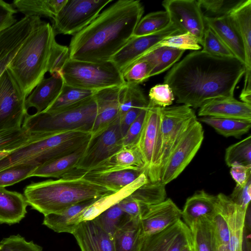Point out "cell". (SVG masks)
Listing matches in <instances>:
<instances>
[{
	"mask_svg": "<svg viewBox=\"0 0 251 251\" xmlns=\"http://www.w3.org/2000/svg\"><path fill=\"white\" fill-rule=\"evenodd\" d=\"M181 218V210L171 199L146 209L140 221L144 235L162 231L176 224Z\"/></svg>",
	"mask_w": 251,
	"mask_h": 251,
	"instance_id": "obj_19",
	"label": "cell"
},
{
	"mask_svg": "<svg viewBox=\"0 0 251 251\" xmlns=\"http://www.w3.org/2000/svg\"><path fill=\"white\" fill-rule=\"evenodd\" d=\"M228 251H243L246 211L235 204L228 197Z\"/></svg>",
	"mask_w": 251,
	"mask_h": 251,
	"instance_id": "obj_36",
	"label": "cell"
},
{
	"mask_svg": "<svg viewBox=\"0 0 251 251\" xmlns=\"http://www.w3.org/2000/svg\"><path fill=\"white\" fill-rule=\"evenodd\" d=\"M42 22L39 17L25 16L0 33V76L23 44Z\"/></svg>",
	"mask_w": 251,
	"mask_h": 251,
	"instance_id": "obj_16",
	"label": "cell"
},
{
	"mask_svg": "<svg viewBox=\"0 0 251 251\" xmlns=\"http://www.w3.org/2000/svg\"><path fill=\"white\" fill-rule=\"evenodd\" d=\"M61 75L66 85L94 91L126 84L122 73L111 61L95 63L69 59Z\"/></svg>",
	"mask_w": 251,
	"mask_h": 251,
	"instance_id": "obj_7",
	"label": "cell"
},
{
	"mask_svg": "<svg viewBox=\"0 0 251 251\" xmlns=\"http://www.w3.org/2000/svg\"><path fill=\"white\" fill-rule=\"evenodd\" d=\"M72 234L81 251H115L112 238L93 220L81 222Z\"/></svg>",
	"mask_w": 251,
	"mask_h": 251,
	"instance_id": "obj_21",
	"label": "cell"
},
{
	"mask_svg": "<svg viewBox=\"0 0 251 251\" xmlns=\"http://www.w3.org/2000/svg\"><path fill=\"white\" fill-rule=\"evenodd\" d=\"M245 73L235 57H219L195 50L175 64L164 78L176 102L194 108L217 98L234 97Z\"/></svg>",
	"mask_w": 251,
	"mask_h": 251,
	"instance_id": "obj_1",
	"label": "cell"
},
{
	"mask_svg": "<svg viewBox=\"0 0 251 251\" xmlns=\"http://www.w3.org/2000/svg\"><path fill=\"white\" fill-rule=\"evenodd\" d=\"M149 104L146 96L139 85L126 84L120 99L119 117H122L134 106H147Z\"/></svg>",
	"mask_w": 251,
	"mask_h": 251,
	"instance_id": "obj_45",
	"label": "cell"
},
{
	"mask_svg": "<svg viewBox=\"0 0 251 251\" xmlns=\"http://www.w3.org/2000/svg\"><path fill=\"white\" fill-rule=\"evenodd\" d=\"M97 200L84 201L68 207L60 213L44 216L43 225L57 233L72 234L81 222L80 218L84 211Z\"/></svg>",
	"mask_w": 251,
	"mask_h": 251,
	"instance_id": "obj_25",
	"label": "cell"
},
{
	"mask_svg": "<svg viewBox=\"0 0 251 251\" xmlns=\"http://www.w3.org/2000/svg\"><path fill=\"white\" fill-rule=\"evenodd\" d=\"M91 138V132L80 130L52 133L10 152L0 160V171L21 165L38 167L75 151Z\"/></svg>",
	"mask_w": 251,
	"mask_h": 251,
	"instance_id": "obj_5",
	"label": "cell"
},
{
	"mask_svg": "<svg viewBox=\"0 0 251 251\" xmlns=\"http://www.w3.org/2000/svg\"><path fill=\"white\" fill-rule=\"evenodd\" d=\"M192 243L190 228L180 220L162 231L144 235L139 251H181Z\"/></svg>",
	"mask_w": 251,
	"mask_h": 251,
	"instance_id": "obj_17",
	"label": "cell"
},
{
	"mask_svg": "<svg viewBox=\"0 0 251 251\" xmlns=\"http://www.w3.org/2000/svg\"><path fill=\"white\" fill-rule=\"evenodd\" d=\"M204 139V130L198 121L183 134L170 152L163 167L161 181L165 185L176 179L192 160Z\"/></svg>",
	"mask_w": 251,
	"mask_h": 251,
	"instance_id": "obj_12",
	"label": "cell"
},
{
	"mask_svg": "<svg viewBox=\"0 0 251 251\" xmlns=\"http://www.w3.org/2000/svg\"><path fill=\"white\" fill-rule=\"evenodd\" d=\"M201 45L203 47L201 51L208 54L219 57H235L216 34L207 26Z\"/></svg>",
	"mask_w": 251,
	"mask_h": 251,
	"instance_id": "obj_47",
	"label": "cell"
},
{
	"mask_svg": "<svg viewBox=\"0 0 251 251\" xmlns=\"http://www.w3.org/2000/svg\"><path fill=\"white\" fill-rule=\"evenodd\" d=\"M144 12L139 0H119L72 38L70 59L100 63L110 61L133 37Z\"/></svg>",
	"mask_w": 251,
	"mask_h": 251,
	"instance_id": "obj_2",
	"label": "cell"
},
{
	"mask_svg": "<svg viewBox=\"0 0 251 251\" xmlns=\"http://www.w3.org/2000/svg\"><path fill=\"white\" fill-rule=\"evenodd\" d=\"M228 16L236 28L244 47L245 73L243 90L251 91V0H242Z\"/></svg>",
	"mask_w": 251,
	"mask_h": 251,
	"instance_id": "obj_20",
	"label": "cell"
},
{
	"mask_svg": "<svg viewBox=\"0 0 251 251\" xmlns=\"http://www.w3.org/2000/svg\"><path fill=\"white\" fill-rule=\"evenodd\" d=\"M198 115L251 121V105L233 97L214 99L204 103Z\"/></svg>",
	"mask_w": 251,
	"mask_h": 251,
	"instance_id": "obj_22",
	"label": "cell"
},
{
	"mask_svg": "<svg viewBox=\"0 0 251 251\" xmlns=\"http://www.w3.org/2000/svg\"><path fill=\"white\" fill-rule=\"evenodd\" d=\"M162 5L170 21L182 33L189 32L201 44L206 25L204 14L198 0H165Z\"/></svg>",
	"mask_w": 251,
	"mask_h": 251,
	"instance_id": "obj_14",
	"label": "cell"
},
{
	"mask_svg": "<svg viewBox=\"0 0 251 251\" xmlns=\"http://www.w3.org/2000/svg\"><path fill=\"white\" fill-rule=\"evenodd\" d=\"M96 92L80 89L64 84L58 97L52 104L43 112L55 113L63 111L93 96Z\"/></svg>",
	"mask_w": 251,
	"mask_h": 251,
	"instance_id": "obj_41",
	"label": "cell"
},
{
	"mask_svg": "<svg viewBox=\"0 0 251 251\" xmlns=\"http://www.w3.org/2000/svg\"><path fill=\"white\" fill-rule=\"evenodd\" d=\"M118 204L122 210L131 218H140V209L131 195L122 200Z\"/></svg>",
	"mask_w": 251,
	"mask_h": 251,
	"instance_id": "obj_58",
	"label": "cell"
},
{
	"mask_svg": "<svg viewBox=\"0 0 251 251\" xmlns=\"http://www.w3.org/2000/svg\"><path fill=\"white\" fill-rule=\"evenodd\" d=\"M204 18L206 26L212 29L234 57L245 66V54L243 43L229 16H204Z\"/></svg>",
	"mask_w": 251,
	"mask_h": 251,
	"instance_id": "obj_23",
	"label": "cell"
},
{
	"mask_svg": "<svg viewBox=\"0 0 251 251\" xmlns=\"http://www.w3.org/2000/svg\"><path fill=\"white\" fill-rule=\"evenodd\" d=\"M144 236L140 218H130L113 235L115 251H139Z\"/></svg>",
	"mask_w": 251,
	"mask_h": 251,
	"instance_id": "obj_32",
	"label": "cell"
},
{
	"mask_svg": "<svg viewBox=\"0 0 251 251\" xmlns=\"http://www.w3.org/2000/svg\"><path fill=\"white\" fill-rule=\"evenodd\" d=\"M135 169L144 170L145 163L137 145L123 146L115 154L89 172H107Z\"/></svg>",
	"mask_w": 251,
	"mask_h": 251,
	"instance_id": "obj_26",
	"label": "cell"
},
{
	"mask_svg": "<svg viewBox=\"0 0 251 251\" xmlns=\"http://www.w3.org/2000/svg\"><path fill=\"white\" fill-rule=\"evenodd\" d=\"M53 133H31L24 127L0 130V152H11Z\"/></svg>",
	"mask_w": 251,
	"mask_h": 251,
	"instance_id": "obj_37",
	"label": "cell"
},
{
	"mask_svg": "<svg viewBox=\"0 0 251 251\" xmlns=\"http://www.w3.org/2000/svg\"><path fill=\"white\" fill-rule=\"evenodd\" d=\"M163 47L183 50H199L201 49L197 38L189 32L182 33L167 37L152 49Z\"/></svg>",
	"mask_w": 251,
	"mask_h": 251,
	"instance_id": "obj_48",
	"label": "cell"
},
{
	"mask_svg": "<svg viewBox=\"0 0 251 251\" xmlns=\"http://www.w3.org/2000/svg\"><path fill=\"white\" fill-rule=\"evenodd\" d=\"M10 153L9 152H0V160L7 156Z\"/></svg>",
	"mask_w": 251,
	"mask_h": 251,
	"instance_id": "obj_62",
	"label": "cell"
},
{
	"mask_svg": "<svg viewBox=\"0 0 251 251\" xmlns=\"http://www.w3.org/2000/svg\"><path fill=\"white\" fill-rule=\"evenodd\" d=\"M70 59L69 50L67 46L53 44L49 59L48 72L51 75H61L62 69Z\"/></svg>",
	"mask_w": 251,
	"mask_h": 251,
	"instance_id": "obj_51",
	"label": "cell"
},
{
	"mask_svg": "<svg viewBox=\"0 0 251 251\" xmlns=\"http://www.w3.org/2000/svg\"><path fill=\"white\" fill-rule=\"evenodd\" d=\"M225 160L230 167L235 165L251 166V136L250 135L227 147Z\"/></svg>",
	"mask_w": 251,
	"mask_h": 251,
	"instance_id": "obj_44",
	"label": "cell"
},
{
	"mask_svg": "<svg viewBox=\"0 0 251 251\" xmlns=\"http://www.w3.org/2000/svg\"><path fill=\"white\" fill-rule=\"evenodd\" d=\"M197 120L194 111L187 105L161 107V173L170 152L188 128Z\"/></svg>",
	"mask_w": 251,
	"mask_h": 251,
	"instance_id": "obj_13",
	"label": "cell"
},
{
	"mask_svg": "<svg viewBox=\"0 0 251 251\" xmlns=\"http://www.w3.org/2000/svg\"><path fill=\"white\" fill-rule=\"evenodd\" d=\"M123 147L120 117L103 132L91 138L75 169L65 176H79L109 158Z\"/></svg>",
	"mask_w": 251,
	"mask_h": 251,
	"instance_id": "obj_10",
	"label": "cell"
},
{
	"mask_svg": "<svg viewBox=\"0 0 251 251\" xmlns=\"http://www.w3.org/2000/svg\"><path fill=\"white\" fill-rule=\"evenodd\" d=\"M34 165H18L0 171V187L5 188L30 177Z\"/></svg>",
	"mask_w": 251,
	"mask_h": 251,
	"instance_id": "obj_49",
	"label": "cell"
},
{
	"mask_svg": "<svg viewBox=\"0 0 251 251\" xmlns=\"http://www.w3.org/2000/svg\"><path fill=\"white\" fill-rule=\"evenodd\" d=\"M200 120L226 137H240L248 132L251 127V121L243 120L208 116L202 117Z\"/></svg>",
	"mask_w": 251,
	"mask_h": 251,
	"instance_id": "obj_39",
	"label": "cell"
},
{
	"mask_svg": "<svg viewBox=\"0 0 251 251\" xmlns=\"http://www.w3.org/2000/svg\"><path fill=\"white\" fill-rule=\"evenodd\" d=\"M143 173L146 174L144 170L126 169L107 172H88L80 176L116 192L134 181Z\"/></svg>",
	"mask_w": 251,
	"mask_h": 251,
	"instance_id": "obj_27",
	"label": "cell"
},
{
	"mask_svg": "<svg viewBox=\"0 0 251 251\" xmlns=\"http://www.w3.org/2000/svg\"><path fill=\"white\" fill-rule=\"evenodd\" d=\"M185 50L169 47L156 48L144 55L152 63L153 68L150 77L167 71L177 62Z\"/></svg>",
	"mask_w": 251,
	"mask_h": 251,
	"instance_id": "obj_40",
	"label": "cell"
},
{
	"mask_svg": "<svg viewBox=\"0 0 251 251\" xmlns=\"http://www.w3.org/2000/svg\"><path fill=\"white\" fill-rule=\"evenodd\" d=\"M248 232L245 228H244V242H243V251H251V230H248Z\"/></svg>",
	"mask_w": 251,
	"mask_h": 251,
	"instance_id": "obj_60",
	"label": "cell"
},
{
	"mask_svg": "<svg viewBox=\"0 0 251 251\" xmlns=\"http://www.w3.org/2000/svg\"><path fill=\"white\" fill-rule=\"evenodd\" d=\"M125 85L102 89L94 95L98 110L91 138L103 132L119 118L120 99Z\"/></svg>",
	"mask_w": 251,
	"mask_h": 251,
	"instance_id": "obj_18",
	"label": "cell"
},
{
	"mask_svg": "<svg viewBox=\"0 0 251 251\" xmlns=\"http://www.w3.org/2000/svg\"><path fill=\"white\" fill-rule=\"evenodd\" d=\"M88 143L89 142L68 154L37 167L31 174L30 177L57 178L63 177L75 169L83 157Z\"/></svg>",
	"mask_w": 251,
	"mask_h": 251,
	"instance_id": "obj_29",
	"label": "cell"
},
{
	"mask_svg": "<svg viewBox=\"0 0 251 251\" xmlns=\"http://www.w3.org/2000/svg\"><path fill=\"white\" fill-rule=\"evenodd\" d=\"M149 97L150 102L160 107L169 106L175 99L171 87L164 83L155 85L151 88Z\"/></svg>",
	"mask_w": 251,
	"mask_h": 251,
	"instance_id": "obj_53",
	"label": "cell"
},
{
	"mask_svg": "<svg viewBox=\"0 0 251 251\" xmlns=\"http://www.w3.org/2000/svg\"><path fill=\"white\" fill-rule=\"evenodd\" d=\"M26 97L10 71L0 76V130L20 129L28 114Z\"/></svg>",
	"mask_w": 251,
	"mask_h": 251,
	"instance_id": "obj_11",
	"label": "cell"
},
{
	"mask_svg": "<svg viewBox=\"0 0 251 251\" xmlns=\"http://www.w3.org/2000/svg\"><path fill=\"white\" fill-rule=\"evenodd\" d=\"M17 12L12 4L0 0V33L17 22Z\"/></svg>",
	"mask_w": 251,
	"mask_h": 251,
	"instance_id": "obj_56",
	"label": "cell"
},
{
	"mask_svg": "<svg viewBox=\"0 0 251 251\" xmlns=\"http://www.w3.org/2000/svg\"><path fill=\"white\" fill-rule=\"evenodd\" d=\"M94 95L63 111L27 114L22 127L31 133H57L80 130L91 133L97 115Z\"/></svg>",
	"mask_w": 251,
	"mask_h": 251,
	"instance_id": "obj_6",
	"label": "cell"
},
{
	"mask_svg": "<svg viewBox=\"0 0 251 251\" xmlns=\"http://www.w3.org/2000/svg\"><path fill=\"white\" fill-rule=\"evenodd\" d=\"M148 106L141 110L137 118L129 126L123 137V146L137 145L145 122Z\"/></svg>",
	"mask_w": 251,
	"mask_h": 251,
	"instance_id": "obj_54",
	"label": "cell"
},
{
	"mask_svg": "<svg viewBox=\"0 0 251 251\" xmlns=\"http://www.w3.org/2000/svg\"><path fill=\"white\" fill-rule=\"evenodd\" d=\"M228 197L235 204L246 211L251 200V177L244 186L236 185L232 193Z\"/></svg>",
	"mask_w": 251,
	"mask_h": 251,
	"instance_id": "obj_55",
	"label": "cell"
},
{
	"mask_svg": "<svg viewBox=\"0 0 251 251\" xmlns=\"http://www.w3.org/2000/svg\"><path fill=\"white\" fill-rule=\"evenodd\" d=\"M149 181L145 173L141 174L134 181L121 190L105 195L98 199L88 207L81 216V222L91 220L111 206L131 195L133 192Z\"/></svg>",
	"mask_w": 251,
	"mask_h": 251,
	"instance_id": "obj_30",
	"label": "cell"
},
{
	"mask_svg": "<svg viewBox=\"0 0 251 251\" xmlns=\"http://www.w3.org/2000/svg\"><path fill=\"white\" fill-rule=\"evenodd\" d=\"M137 146L143 157L148 179L151 181L161 180V107L150 101Z\"/></svg>",
	"mask_w": 251,
	"mask_h": 251,
	"instance_id": "obj_8",
	"label": "cell"
},
{
	"mask_svg": "<svg viewBox=\"0 0 251 251\" xmlns=\"http://www.w3.org/2000/svg\"><path fill=\"white\" fill-rule=\"evenodd\" d=\"M181 251H194L193 246V243L185 246Z\"/></svg>",
	"mask_w": 251,
	"mask_h": 251,
	"instance_id": "obj_61",
	"label": "cell"
},
{
	"mask_svg": "<svg viewBox=\"0 0 251 251\" xmlns=\"http://www.w3.org/2000/svg\"><path fill=\"white\" fill-rule=\"evenodd\" d=\"M112 0H68L52 19L54 35H75L89 25Z\"/></svg>",
	"mask_w": 251,
	"mask_h": 251,
	"instance_id": "obj_9",
	"label": "cell"
},
{
	"mask_svg": "<svg viewBox=\"0 0 251 251\" xmlns=\"http://www.w3.org/2000/svg\"><path fill=\"white\" fill-rule=\"evenodd\" d=\"M42 247L32 241H26L19 234L11 235L0 242V251H42Z\"/></svg>",
	"mask_w": 251,
	"mask_h": 251,
	"instance_id": "obj_52",
	"label": "cell"
},
{
	"mask_svg": "<svg viewBox=\"0 0 251 251\" xmlns=\"http://www.w3.org/2000/svg\"><path fill=\"white\" fill-rule=\"evenodd\" d=\"M68 0H15L12 5L25 16L47 17L52 19Z\"/></svg>",
	"mask_w": 251,
	"mask_h": 251,
	"instance_id": "obj_34",
	"label": "cell"
},
{
	"mask_svg": "<svg viewBox=\"0 0 251 251\" xmlns=\"http://www.w3.org/2000/svg\"><path fill=\"white\" fill-rule=\"evenodd\" d=\"M214 213L210 216L217 242V251H228L229 229L228 226V196L220 193Z\"/></svg>",
	"mask_w": 251,
	"mask_h": 251,
	"instance_id": "obj_33",
	"label": "cell"
},
{
	"mask_svg": "<svg viewBox=\"0 0 251 251\" xmlns=\"http://www.w3.org/2000/svg\"><path fill=\"white\" fill-rule=\"evenodd\" d=\"M217 196L203 190L199 191L189 197L181 210L184 223L190 228L198 219L212 215L215 210Z\"/></svg>",
	"mask_w": 251,
	"mask_h": 251,
	"instance_id": "obj_28",
	"label": "cell"
},
{
	"mask_svg": "<svg viewBox=\"0 0 251 251\" xmlns=\"http://www.w3.org/2000/svg\"><path fill=\"white\" fill-rule=\"evenodd\" d=\"M194 251H217V242L210 216L200 218L189 228Z\"/></svg>",
	"mask_w": 251,
	"mask_h": 251,
	"instance_id": "obj_35",
	"label": "cell"
},
{
	"mask_svg": "<svg viewBox=\"0 0 251 251\" xmlns=\"http://www.w3.org/2000/svg\"><path fill=\"white\" fill-rule=\"evenodd\" d=\"M130 218L122 210L118 203L103 211L93 220L113 238L118 228Z\"/></svg>",
	"mask_w": 251,
	"mask_h": 251,
	"instance_id": "obj_43",
	"label": "cell"
},
{
	"mask_svg": "<svg viewBox=\"0 0 251 251\" xmlns=\"http://www.w3.org/2000/svg\"><path fill=\"white\" fill-rule=\"evenodd\" d=\"M114 192L81 176L32 182L24 189L28 205L44 216L59 214L78 203L98 199Z\"/></svg>",
	"mask_w": 251,
	"mask_h": 251,
	"instance_id": "obj_3",
	"label": "cell"
},
{
	"mask_svg": "<svg viewBox=\"0 0 251 251\" xmlns=\"http://www.w3.org/2000/svg\"><path fill=\"white\" fill-rule=\"evenodd\" d=\"M152 66L150 62L141 57L122 72L126 84L139 85L150 77Z\"/></svg>",
	"mask_w": 251,
	"mask_h": 251,
	"instance_id": "obj_46",
	"label": "cell"
},
{
	"mask_svg": "<svg viewBox=\"0 0 251 251\" xmlns=\"http://www.w3.org/2000/svg\"><path fill=\"white\" fill-rule=\"evenodd\" d=\"M64 84L61 75H52L43 79L26 98V108L34 107L36 113L45 111L58 97Z\"/></svg>",
	"mask_w": 251,
	"mask_h": 251,
	"instance_id": "obj_24",
	"label": "cell"
},
{
	"mask_svg": "<svg viewBox=\"0 0 251 251\" xmlns=\"http://www.w3.org/2000/svg\"><path fill=\"white\" fill-rule=\"evenodd\" d=\"M181 33L171 23L164 29L153 34L133 36L110 60L122 73L142 56L151 51L167 37Z\"/></svg>",
	"mask_w": 251,
	"mask_h": 251,
	"instance_id": "obj_15",
	"label": "cell"
},
{
	"mask_svg": "<svg viewBox=\"0 0 251 251\" xmlns=\"http://www.w3.org/2000/svg\"><path fill=\"white\" fill-rule=\"evenodd\" d=\"M230 173L236 185L243 186L251 177V166L233 165L231 167Z\"/></svg>",
	"mask_w": 251,
	"mask_h": 251,
	"instance_id": "obj_57",
	"label": "cell"
},
{
	"mask_svg": "<svg viewBox=\"0 0 251 251\" xmlns=\"http://www.w3.org/2000/svg\"><path fill=\"white\" fill-rule=\"evenodd\" d=\"M170 23L169 16L166 11L150 13L140 19L134 29L133 36L155 33L166 28Z\"/></svg>",
	"mask_w": 251,
	"mask_h": 251,
	"instance_id": "obj_42",
	"label": "cell"
},
{
	"mask_svg": "<svg viewBox=\"0 0 251 251\" xmlns=\"http://www.w3.org/2000/svg\"><path fill=\"white\" fill-rule=\"evenodd\" d=\"M165 185L161 180L151 181L149 180L131 194L139 206L140 216L146 209L166 199Z\"/></svg>",
	"mask_w": 251,
	"mask_h": 251,
	"instance_id": "obj_38",
	"label": "cell"
},
{
	"mask_svg": "<svg viewBox=\"0 0 251 251\" xmlns=\"http://www.w3.org/2000/svg\"><path fill=\"white\" fill-rule=\"evenodd\" d=\"M147 106H136L133 107L120 118L121 130L123 137L126 134L129 126L137 118L141 110Z\"/></svg>",
	"mask_w": 251,
	"mask_h": 251,
	"instance_id": "obj_59",
	"label": "cell"
},
{
	"mask_svg": "<svg viewBox=\"0 0 251 251\" xmlns=\"http://www.w3.org/2000/svg\"><path fill=\"white\" fill-rule=\"evenodd\" d=\"M27 206L23 194L0 187V224L19 223L25 218Z\"/></svg>",
	"mask_w": 251,
	"mask_h": 251,
	"instance_id": "obj_31",
	"label": "cell"
},
{
	"mask_svg": "<svg viewBox=\"0 0 251 251\" xmlns=\"http://www.w3.org/2000/svg\"><path fill=\"white\" fill-rule=\"evenodd\" d=\"M206 17H219L228 15L242 0H199Z\"/></svg>",
	"mask_w": 251,
	"mask_h": 251,
	"instance_id": "obj_50",
	"label": "cell"
},
{
	"mask_svg": "<svg viewBox=\"0 0 251 251\" xmlns=\"http://www.w3.org/2000/svg\"><path fill=\"white\" fill-rule=\"evenodd\" d=\"M55 37L51 25L42 21L30 33L8 66L7 69L26 98L48 72Z\"/></svg>",
	"mask_w": 251,
	"mask_h": 251,
	"instance_id": "obj_4",
	"label": "cell"
}]
</instances>
